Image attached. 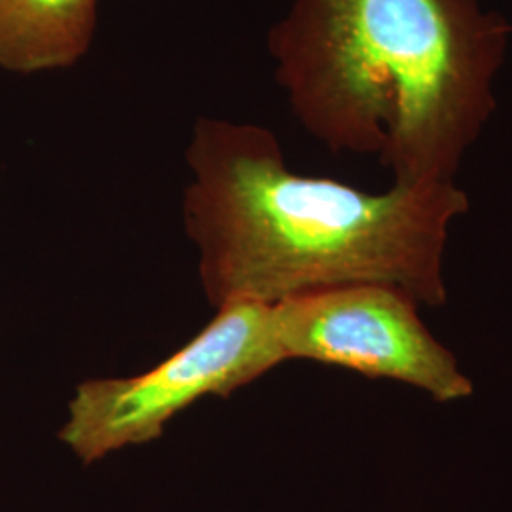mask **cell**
Wrapping results in <instances>:
<instances>
[{
	"label": "cell",
	"instance_id": "3957f363",
	"mask_svg": "<svg viewBox=\"0 0 512 512\" xmlns=\"http://www.w3.org/2000/svg\"><path fill=\"white\" fill-rule=\"evenodd\" d=\"M274 306L226 304L186 346L147 372L76 385L59 440L84 465L164 435L203 397H230L285 363Z\"/></svg>",
	"mask_w": 512,
	"mask_h": 512
},
{
	"label": "cell",
	"instance_id": "277c9868",
	"mask_svg": "<svg viewBox=\"0 0 512 512\" xmlns=\"http://www.w3.org/2000/svg\"><path fill=\"white\" fill-rule=\"evenodd\" d=\"M420 302L387 283H353L275 304L287 361L308 359L368 378L393 380L437 403L465 401L473 380L458 357L427 329Z\"/></svg>",
	"mask_w": 512,
	"mask_h": 512
},
{
	"label": "cell",
	"instance_id": "7a4b0ae2",
	"mask_svg": "<svg viewBox=\"0 0 512 512\" xmlns=\"http://www.w3.org/2000/svg\"><path fill=\"white\" fill-rule=\"evenodd\" d=\"M511 37L480 0H293L266 44L313 139L429 184L456 183L494 116Z\"/></svg>",
	"mask_w": 512,
	"mask_h": 512
},
{
	"label": "cell",
	"instance_id": "6da1fadb",
	"mask_svg": "<svg viewBox=\"0 0 512 512\" xmlns=\"http://www.w3.org/2000/svg\"><path fill=\"white\" fill-rule=\"evenodd\" d=\"M186 165L184 228L217 310L353 283L395 285L427 308L446 304V243L471 205L458 184L393 183L370 194L300 175L272 129L215 116L196 120Z\"/></svg>",
	"mask_w": 512,
	"mask_h": 512
},
{
	"label": "cell",
	"instance_id": "5b68a950",
	"mask_svg": "<svg viewBox=\"0 0 512 512\" xmlns=\"http://www.w3.org/2000/svg\"><path fill=\"white\" fill-rule=\"evenodd\" d=\"M101 0H0V69L50 73L82 61L97 31Z\"/></svg>",
	"mask_w": 512,
	"mask_h": 512
}]
</instances>
